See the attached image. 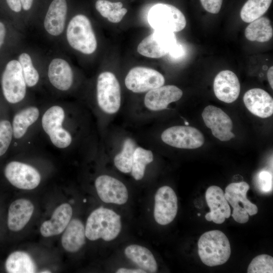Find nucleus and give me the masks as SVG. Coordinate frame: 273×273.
<instances>
[{
    "instance_id": "f257e3e1",
    "label": "nucleus",
    "mask_w": 273,
    "mask_h": 273,
    "mask_svg": "<svg viewBox=\"0 0 273 273\" xmlns=\"http://www.w3.org/2000/svg\"><path fill=\"white\" fill-rule=\"evenodd\" d=\"M67 111L63 104H54L44 109L39 123L52 145L59 150L68 149L73 136L67 125Z\"/></svg>"
},
{
    "instance_id": "f03ea898",
    "label": "nucleus",
    "mask_w": 273,
    "mask_h": 273,
    "mask_svg": "<svg viewBox=\"0 0 273 273\" xmlns=\"http://www.w3.org/2000/svg\"><path fill=\"white\" fill-rule=\"evenodd\" d=\"M120 218V215L112 210L103 207L95 210L86 220V237L91 241L100 238L105 241L115 239L121 231Z\"/></svg>"
},
{
    "instance_id": "7ed1b4c3",
    "label": "nucleus",
    "mask_w": 273,
    "mask_h": 273,
    "mask_svg": "<svg viewBox=\"0 0 273 273\" xmlns=\"http://www.w3.org/2000/svg\"><path fill=\"white\" fill-rule=\"evenodd\" d=\"M198 252L205 265L214 266L225 263L231 251L230 242L220 231L212 230L201 235L198 242Z\"/></svg>"
},
{
    "instance_id": "20e7f679",
    "label": "nucleus",
    "mask_w": 273,
    "mask_h": 273,
    "mask_svg": "<svg viewBox=\"0 0 273 273\" xmlns=\"http://www.w3.org/2000/svg\"><path fill=\"white\" fill-rule=\"evenodd\" d=\"M66 38L70 46L84 54L89 55L97 48V41L89 19L78 14L69 21Z\"/></svg>"
},
{
    "instance_id": "39448f33",
    "label": "nucleus",
    "mask_w": 273,
    "mask_h": 273,
    "mask_svg": "<svg viewBox=\"0 0 273 273\" xmlns=\"http://www.w3.org/2000/svg\"><path fill=\"white\" fill-rule=\"evenodd\" d=\"M1 86L3 96L9 103L16 105L23 102L28 87L18 61L12 60L7 64L2 75Z\"/></svg>"
},
{
    "instance_id": "423d86ee",
    "label": "nucleus",
    "mask_w": 273,
    "mask_h": 273,
    "mask_svg": "<svg viewBox=\"0 0 273 273\" xmlns=\"http://www.w3.org/2000/svg\"><path fill=\"white\" fill-rule=\"evenodd\" d=\"M148 20L155 30L178 32L186 25V18L176 7L170 4L159 3L150 10Z\"/></svg>"
},
{
    "instance_id": "0eeeda50",
    "label": "nucleus",
    "mask_w": 273,
    "mask_h": 273,
    "mask_svg": "<svg viewBox=\"0 0 273 273\" xmlns=\"http://www.w3.org/2000/svg\"><path fill=\"white\" fill-rule=\"evenodd\" d=\"M97 100L99 108L109 114L116 113L121 105V89L119 81L112 72L100 73L97 78Z\"/></svg>"
},
{
    "instance_id": "6e6552de",
    "label": "nucleus",
    "mask_w": 273,
    "mask_h": 273,
    "mask_svg": "<svg viewBox=\"0 0 273 273\" xmlns=\"http://www.w3.org/2000/svg\"><path fill=\"white\" fill-rule=\"evenodd\" d=\"M249 188V185L245 181L232 183L225 188L224 197L233 208L232 216L240 223L247 222L249 215H253L258 212L257 206L247 198Z\"/></svg>"
},
{
    "instance_id": "1a4fd4ad",
    "label": "nucleus",
    "mask_w": 273,
    "mask_h": 273,
    "mask_svg": "<svg viewBox=\"0 0 273 273\" xmlns=\"http://www.w3.org/2000/svg\"><path fill=\"white\" fill-rule=\"evenodd\" d=\"M6 178L13 186L22 190L36 188L41 181V175L33 166L19 161H12L4 169Z\"/></svg>"
},
{
    "instance_id": "9d476101",
    "label": "nucleus",
    "mask_w": 273,
    "mask_h": 273,
    "mask_svg": "<svg viewBox=\"0 0 273 273\" xmlns=\"http://www.w3.org/2000/svg\"><path fill=\"white\" fill-rule=\"evenodd\" d=\"M162 141L173 147L193 149L201 147L204 142L203 134L198 129L189 126H174L161 134Z\"/></svg>"
},
{
    "instance_id": "9b49d317",
    "label": "nucleus",
    "mask_w": 273,
    "mask_h": 273,
    "mask_svg": "<svg viewBox=\"0 0 273 273\" xmlns=\"http://www.w3.org/2000/svg\"><path fill=\"white\" fill-rule=\"evenodd\" d=\"M177 43L174 32L154 30L153 33L141 41L137 51L145 57L159 58L168 54Z\"/></svg>"
},
{
    "instance_id": "f8f14e48",
    "label": "nucleus",
    "mask_w": 273,
    "mask_h": 273,
    "mask_svg": "<svg viewBox=\"0 0 273 273\" xmlns=\"http://www.w3.org/2000/svg\"><path fill=\"white\" fill-rule=\"evenodd\" d=\"M165 78L158 71L144 67H135L127 73L125 78L126 87L135 93L150 91L164 84Z\"/></svg>"
},
{
    "instance_id": "ddd939ff",
    "label": "nucleus",
    "mask_w": 273,
    "mask_h": 273,
    "mask_svg": "<svg viewBox=\"0 0 273 273\" xmlns=\"http://www.w3.org/2000/svg\"><path fill=\"white\" fill-rule=\"evenodd\" d=\"M177 198L169 186L160 187L155 195L154 216L159 224L165 225L172 222L177 212Z\"/></svg>"
},
{
    "instance_id": "4468645a",
    "label": "nucleus",
    "mask_w": 273,
    "mask_h": 273,
    "mask_svg": "<svg viewBox=\"0 0 273 273\" xmlns=\"http://www.w3.org/2000/svg\"><path fill=\"white\" fill-rule=\"evenodd\" d=\"M202 116L206 126L211 129L213 135L220 141H228L235 137L232 132V121L220 108L209 105L204 108Z\"/></svg>"
},
{
    "instance_id": "2eb2a0df",
    "label": "nucleus",
    "mask_w": 273,
    "mask_h": 273,
    "mask_svg": "<svg viewBox=\"0 0 273 273\" xmlns=\"http://www.w3.org/2000/svg\"><path fill=\"white\" fill-rule=\"evenodd\" d=\"M42 110L33 105L20 108L14 114L11 122L13 140L22 142L40 121Z\"/></svg>"
},
{
    "instance_id": "dca6fc26",
    "label": "nucleus",
    "mask_w": 273,
    "mask_h": 273,
    "mask_svg": "<svg viewBox=\"0 0 273 273\" xmlns=\"http://www.w3.org/2000/svg\"><path fill=\"white\" fill-rule=\"evenodd\" d=\"M95 185L99 197L105 203L122 205L128 200L126 187L113 177L108 175H100L96 178Z\"/></svg>"
},
{
    "instance_id": "f3484780",
    "label": "nucleus",
    "mask_w": 273,
    "mask_h": 273,
    "mask_svg": "<svg viewBox=\"0 0 273 273\" xmlns=\"http://www.w3.org/2000/svg\"><path fill=\"white\" fill-rule=\"evenodd\" d=\"M205 198L210 211L205 215L207 221L217 224L223 223L231 216V208L222 190L216 186H211L206 190Z\"/></svg>"
},
{
    "instance_id": "a211bd4d",
    "label": "nucleus",
    "mask_w": 273,
    "mask_h": 273,
    "mask_svg": "<svg viewBox=\"0 0 273 273\" xmlns=\"http://www.w3.org/2000/svg\"><path fill=\"white\" fill-rule=\"evenodd\" d=\"M213 90L217 98L226 103H231L238 98L240 84L237 75L232 71L219 72L214 78Z\"/></svg>"
},
{
    "instance_id": "6ab92c4d",
    "label": "nucleus",
    "mask_w": 273,
    "mask_h": 273,
    "mask_svg": "<svg viewBox=\"0 0 273 273\" xmlns=\"http://www.w3.org/2000/svg\"><path fill=\"white\" fill-rule=\"evenodd\" d=\"M182 90L173 85H162L148 91L144 98V104L149 110L160 111L165 109L172 102L179 100Z\"/></svg>"
},
{
    "instance_id": "aec40b11",
    "label": "nucleus",
    "mask_w": 273,
    "mask_h": 273,
    "mask_svg": "<svg viewBox=\"0 0 273 273\" xmlns=\"http://www.w3.org/2000/svg\"><path fill=\"white\" fill-rule=\"evenodd\" d=\"M48 77L51 85L62 92L69 90L74 81L71 66L62 58H55L51 61L48 67Z\"/></svg>"
},
{
    "instance_id": "412c9836",
    "label": "nucleus",
    "mask_w": 273,
    "mask_h": 273,
    "mask_svg": "<svg viewBox=\"0 0 273 273\" xmlns=\"http://www.w3.org/2000/svg\"><path fill=\"white\" fill-rule=\"evenodd\" d=\"M243 101L247 109L253 114L267 118L273 114V99L264 90L254 88L245 93Z\"/></svg>"
},
{
    "instance_id": "4be33fe9",
    "label": "nucleus",
    "mask_w": 273,
    "mask_h": 273,
    "mask_svg": "<svg viewBox=\"0 0 273 273\" xmlns=\"http://www.w3.org/2000/svg\"><path fill=\"white\" fill-rule=\"evenodd\" d=\"M66 0H53L46 13L43 25L50 35L57 36L64 31L67 14Z\"/></svg>"
},
{
    "instance_id": "5701e85b",
    "label": "nucleus",
    "mask_w": 273,
    "mask_h": 273,
    "mask_svg": "<svg viewBox=\"0 0 273 273\" xmlns=\"http://www.w3.org/2000/svg\"><path fill=\"white\" fill-rule=\"evenodd\" d=\"M72 215L70 205L62 204L54 210L51 219L42 223L40 228L41 235L49 237L62 233L71 220Z\"/></svg>"
},
{
    "instance_id": "b1692460",
    "label": "nucleus",
    "mask_w": 273,
    "mask_h": 273,
    "mask_svg": "<svg viewBox=\"0 0 273 273\" xmlns=\"http://www.w3.org/2000/svg\"><path fill=\"white\" fill-rule=\"evenodd\" d=\"M34 206L28 200L18 199L13 202L8 210V226L13 232L21 230L29 221Z\"/></svg>"
},
{
    "instance_id": "393cba45",
    "label": "nucleus",
    "mask_w": 273,
    "mask_h": 273,
    "mask_svg": "<svg viewBox=\"0 0 273 273\" xmlns=\"http://www.w3.org/2000/svg\"><path fill=\"white\" fill-rule=\"evenodd\" d=\"M62 236L61 242L64 249L69 252L78 251L85 244V228L78 219L70 221Z\"/></svg>"
},
{
    "instance_id": "a878e982",
    "label": "nucleus",
    "mask_w": 273,
    "mask_h": 273,
    "mask_svg": "<svg viewBox=\"0 0 273 273\" xmlns=\"http://www.w3.org/2000/svg\"><path fill=\"white\" fill-rule=\"evenodd\" d=\"M126 256L146 272L155 273L157 271V264L152 252L142 246L132 244L124 250Z\"/></svg>"
},
{
    "instance_id": "bb28decb",
    "label": "nucleus",
    "mask_w": 273,
    "mask_h": 273,
    "mask_svg": "<svg viewBox=\"0 0 273 273\" xmlns=\"http://www.w3.org/2000/svg\"><path fill=\"white\" fill-rule=\"evenodd\" d=\"M272 35L270 21L266 17H260L250 22L245 30V36L250 41L264 42L269 40Z\"/></svg>"
},
{
    "instance_id": "cd10ccee",
    "label": "nucleus",
    "mask_w": 273,
    "mask_h": 273,
    "mask_svg": "<svg viewBox=\"0 0 273 273\" xmlns=\"http://www.w3.org/2000/svg\"><path fill=\"white\" fill-rule=\"evenodd\" d=\"M5 267L9 273H33L36 266L30 255L22 251H15L8 257Z\"/></svg>"
},
{
    "instance_id": "c85d7f7f",
    "label": "nucleus",
    "mask_w": 273,
    "mask_h": 273,
    "mask_svg": "<svg viewBox=\"0 0 273 273\" xmlns=\"http://www.w3.org/2000/svg\"><path fill=\"white\" fill-rule=\"evenodd\" d=\"M271 2L272 0H248L241 10V19L250 23L261 17L267 11Z\"/></svg>"
},
{
    "instance_id": "c756f323",
    "label": "nucleus",
    "mask_w": 273,
    "mask_h": 273,
    "mask_svg": "<svg viewBox=\"0 0 273 273\" xmlns=\"http://www.w3.org/2000/svg\"><path fill=\"white\" fill-rule=\"evenodd\" d=\"M153 161L151 151L142 147L135 148L133 156L131 175L136 180H141L144 176L147 164Z\"/></svg>"
},
{
    "instance_id": "7c9ffc66",
    "label": "nucleus",
    "mask_w": 273,
    "mask_h": 273,
    "mask_svg": "<svg viewBox=\"0 0 273 273\" xmlns=\"http://www.w3.org/2000/svg\"><path fill=\"white\" fill-rule=\"evenodd\" d=\"M135 149V145L132 139L128 138L125 140L121 151L114 159L115 166L121 172L125 173L131 172Z\"/></svg>"
},
{
    "instance_id": "2f4dec72",
    "label": "nucleus",
    "mask_w": 273,
    "mask_h": 273,
    "mask_svg": "<svg viewBox=\"0 0 273 273\" xmlns=\"http://www.w3.org/2000/svg\"><path fill=\"white\" fill-rule=\"evenodd\" d=\"M18 61L27 87L35 86L39 82L40 77L38 71L33 66L31 57L28 54L23 53L19 56Z\"/></svg>"
},
{
    "instance_id": "473e14b6",
    "label": "nucleus",
    "mask_w": 273,
    "mask_h": 273,
    "mask_svg": "<svg viewBox=\"0 0 273 273\" xmlns=\"http://www.w3.org/2000/svg\"><path fill=\"white\" fill-rule=\"evenodd\" d=\"M247 272L272 273V257L267 254H261L257 256L250 263Z\"/></svg>"
},
{
    "instance_id": "72a5a7b5",
    "label": "nucleus",
    "mask_w": 273,
    "mask_h": 273,
    "mask_svg": "<svg viewBox=\"0 0 273 273\" xmlns=\"http://www.w3.org/2000/svg\"><path fill=\"white\" fill-rule=\"evenodd\" d=\"M13 140L11 122L7 119L0 120V157L7 152Z\"/></svg>"
},
{
    "instance_id": "f704fd0d",
    "label": "nucleus",
    "mask_w": 273,
    "mask_h": 273,
    "mask_svg": "<svg viewBox=\"0 0 273 273\" xmlns=\"http://www.w3.org/2000/svg\"><path fill=\"white\" fill-rule=\"evenodd\" d=\"M122 6L121 2L112 3L106 0H98L95 4L96 10L103 17L106 18L114 10L122 8Z\"/></svg>"
},
{
    "instance_id": "c9c22d12",
    "label": "nucleus",
    "mask_w": 273,
    "mask_h": 273,
    "mask_svg": "<svg viewBox=\"0 0 273 273\" xmlns=\"http://www.w3.org/2000/svg\"><path fill=\"white\" fill-rule=\"evenodd\" d=\"M257 182L259 189L264 193H268L272 189V176L267 170H261L258 173Z\"/></svg>"
},
{
    "instance_id": "e433bc0d",
    "label": "nucleus",
    "mask_w": 273,
    "mask_h": 273,
    "mask_svg": "<svg viewBox=\"0 0 273 273\" xmlns=\"http://www.w3.org/2000/svg\"><path fill=\"white\" fill-rule=\"evenodd\" d=\"M223 0H200L203 8L208 12L217 14L221 7Z\"/></svg>"
},
{
    "instance_id": "4c0bfd02",
    "label": "nucleus",
    "mask_w": 273,
    "mask_h": 273,
    "mask_svg": "<svg viewBox=\"0 0 273 273\" xmlns=\"http://www.w3.org/2000/svg\"><path fill=\"white\" fill-rule=\"evenodd\" d=\"M127 12V10L126 8L117 9L110 14L107 19L111 22L118 23L121 21Z\"/></svg>"
},
{
    "instance_id": "58836bf2",
    "label": "nucleus",
    "mask_w": 273,
    "mask_h": 273,
    "mask_svg": "<svg viewBox=\"0 0 273 273\" xmlns=\"http://www.w3.org/2000/svg\"><path fill=\"white\" fill-rule=\"evenodd\" d=\"M169 55L174 59L182 57L185 54L184 50L181 44L177 43L169 52Z\"/></svg>"
},
{
    "instance_id": "ea45409f",
    "label": "nucleus",
    "mask_w": 273,
    "mask_h": 273,
    "mask_svg": "<svg viewBox=\"0 0 273 273\" xmlns=\"http://www.w3.org/2000/svg\"><path fill=\"white\" fill-rule=\"evenodd\" d=\"M9 7L13 12H20L22 10V6L20 0H6Z\"/></svg>"
},
{
    "instance_id": "a19ab883",
    "label": "nucleus",
    "mask_w": 273,
    "mask_h": 273,
    "mask_svg": "<svg viewBox=\"0 0 273 273\" xmlns=\"http://www.w3.org/2000/svg\"><path fill=\"white\" fill-rule=\"evenodd\" d=\"M116 272L117 273H146L147 272L142 269H129L120 268Z\"/></svg>"
},
{
    "instance_id": "79ce46f5",
    "label": "nucleus",
    "mask_w": 273,
    "mask_h": 273,
    "mask_svg": "<svg viewBox=\"0 0 273 273\" xmlns=\"http://www.w3.org/2000/svg\"><path fill=\"white\" fill-rule=\"evenodd\" d=\"M6 35V28L5 24L0 21V48L4 43Z\"/></svg>"
},
{
    "instance_id": "37998d69",
    "label": "nucleus",
    "mask_w": 273,
    "mask_h": 273,
    "mask_svg": "<svg viewBox=\"0 0 273 273\" xmlns=\"http://www.w3.org/2000/svg\"><path fill=\"white\" fill-rule=\"evenodd\" d=\"M34 0H20L22 8L24 11H29L31 9Z\"/></svg>"
},
{
    "instance_id": "c03bdc74",
    "label": "nucleus",
    "mask_w": 273,
    "mask_h": 273,
    "mask_svg": "<svg viewBox=\"0 0 273 273\" xmlns=\"http://www.w3.org/2000/svg\"><path fill=\"white\" fill-rule=\"evenodd\" d=\"M273 67L272 66L270 67V68L268 69L267 72V77L268 79V81L269 83V85L271 88H273Z\"/></svg>"
},
{
    "instance_id": "a18cd8bd",
    "label": "nucleus",
    "mask_w": 273,
    "mask_h": 273,
    "mask_svg": "<svg viewBox=\"0 0 273 273\" xmlns=\"http://www.w3.org/2000/svg\"><path fill=\"white\" fill-rule=\"evenodd\" d=\"M41 272H42V273H44V272H46H46H47V273L49 272V273H50V272H51L49 271H48V270H45V271H41Z\"/></svg>"
},
{
    "instance_id": "49530a36",
    "label": "nucleus",
    "mask_w": 273,
    "mask_h": 273,
    "mask_svg": "<svg viewBox=\"0 0 273 273\" xmlns=\"http://www.w3.org/2000/svg\"><path fill=\"white\" fill-rule=\"evenodd\" d=\"M185 124H186V125H189V123H188V122L185 121Z\"/></svg>"
},
{
    "instance_id": "de8ad7c7",
    "label": "nucleus",
    "mask_w": 273,
    "mask_h": 273,
    "mask_svg": "<svg viewBox=\"0 0 273 273\" xmlns=\"http://www.w3.org/2000/svg\"><path fill=\"white\" fill-rule=\"evenodd\" d=\"M198 216H200V213H198Z\"/></svg>"
}]
</instances>
